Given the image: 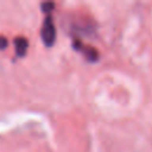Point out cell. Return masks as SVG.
<instances>
[{"label": "cell", "mask_w": 152, "mask_h": 152, "mask_svg": "<svg viewBox=\"0 0 152 152\" xmlns=\"http://www.w3.org/2000/svg\"><path fill=\"white\" fill-rule=\"evenodd\" d=\"M55 36H56V30H55V25L52 23V19L50 17H48L43 24V28H42V37L43 40L45 42L46 45H51L55 40Z\"/></svg>", "instance_id": "cell-1"}, {"label": "cell", "mask_w": 152, "mask_h": 152, "mask_svg": "<svg viewBox=\"0 0 152 152\" xmlns=\"http://www.w3.org/2000/svg\"><path fill=\"white\" fill-rule=\"evenodd\" d=\"M15 46H17V53L18 55H24L27 49V40L23 37H19L15 39Z\"/></svg>", "instance_id": "cell-2"}, {"label": "cell", "mask_w": 152, "mask_h": 152, "mask_svg": "<svg viewBox=\"0 0 152 152\" xmlns=\"http://www.w3.org/2000/svg\"><path fill=\"white\" fill-rule=\"evenodd\" d=\"M6 45H7V42H6V39H5L4 37H0V49H4Z\"/></svg>", "instance_id": "cell-3"}]
</instances>
